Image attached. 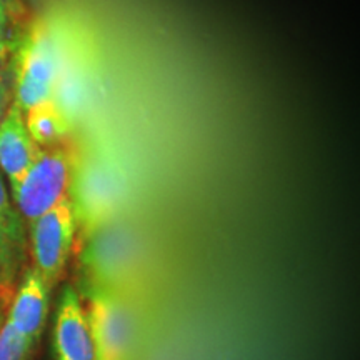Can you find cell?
Returning a JSON list of instances; mask_svg holds the SVG:
<instances>
[{
    "label": "cell",
    "mask_w": 360,
    "mask_h": 360,
    "mask_svg": "<svg viewBox=\"0 0 360 360\" xmlns=\"http://www.w3.org/2000/svg\"><path fill=\"white\" fill-rule=\"evenodd\" d=\"M72 44L69 27L42 17L20 34L11 56L13 103L22 112L56 96L62 65Z\"/></svg>",
    "instance_id": "obj_1"
},
{
    "label": "cell",
    "mask_w": 360,
    "mask_h": 360,
    "mask_svg": "<svg viewBox=\"0 0 360 360\" xmlns=\"http://www.w3.org/2000/svg\"><path fill=\"white\" fill-rule=\"evenodd\" d=\"M82 287H103L127 295L141 276V250L127 232L102 225L82 238Z\"/></svg>",
    "instance_id": "obj_2"
},
{
    "label": "cell",
    "mask_w": 360,
    "mask_h": 360,
    "mask_svg": "<svg viewBox=\"0 0 360 360\" xmlns=\"http://www.w3.org/2000/svg\"><path fill=\"white\" fill-rule=\"evenodd\" d=\"M79 294L85 300L96 360H132L137 317L129 297L103 287H82Z\"/></svg>",
    "instance_id": "obj_3"
},
{
    "label": "cell",
    "mask_w": 360,
    "mask_h": 360,
    "mask_svg": "<svg viewBox=\"0 0 360 360\" xmlns=\"http://www.w3.org/2000/svg\"><path fill=\"white\" fill-rule=\"evenodd\" d=\"M77 155L65 143L45 147L32 167L11 192L13 204L25 225L42 217L58 202L69 197Z\"/></svg>",
    "instance_id": "obj_4"
},
{
    "label": "cell",
    "mask_w": 360,
    "mask_h": 360,
    "mask_svg": "<svg viewBox=\"0 0 360 360\" xmlns=\"http://www.w3.org/2000/svg\"><path fill=\"white\" fill-rule=\"evenodd\" d=\"M69 197L75 210L77 231L84 238L114 220L120 202L119 180L97 157H77Z\"/></svg>",
    "instance_id": "obj_5"
},
{
    "label": "cell",
    "mask_w": 360,
    "mask_h": 360,
    "mask_svg": "<svg viewBox=\"0 0 360 360\" xmlns=\"http://www.w3.org/2000/svg\"><path fill=\"white\" fill-rule=\"evenodd\" d=\"M27 229L34 267L53 287L69 262L77 236V219L70 197L58 202Z\"/></svg>",
    "instance_id": "obj_6"
},
{
    "label": "cell",
    "mask_w": 360,
    "mask_h": 360,
    "mask_svg": "<svg viewBox=\"0 0 360 360\" xmlns=\"http://www.w3.org/2000/svg\"><path fill=\"white\" fill-rule=\"evenodd\" d=\"M56 360H96L84 300L74 285L62 287L52 327Z\"/></svg>",
    "instance_id": "obj_7"
},
{
    "label": "cell",
    "mask_w": 360,
    "mask_h": 360,
    "mask_svg": "<svg viewBox=\"0 0 360 360\" xmlns=\"http://www.w3.org/2000/svg\"><path fill=\"white\" fill-rule=\"evenodd\" d=\"M51 290L52 287L32 265L25 269L8 310L6 321L32 345L37 344L44 332L51 304Z\"/></svg>",
    "instance_id": "obj_8"
},
{
    "label": "cell",
    "mask_w": 360,
    "mask_h": 360,
    "mask_svg": "<svg viewBox=\"0 0 360 360\" xmlns=\"http://www.w3.org/2000/svg\"><path fill=\"white\" fill-rule=\"evenodd\" d=\"M40 148L25 127L24 112L11 103L0 119V172L6 175L8 191H13L40 154Z\"/></svg>",
    "instance_id": "obj_9"
},
{
    "label": "cell",
    "mask_w": 360,
    "mask_h": 360,
    "mask_svg": "<svg viewBox=\"0 0 360 360\" xmlns=\"http://www.w3.org/2000/svg\"><path fill=\"white\" fill-rule=\"evenodd\" d=\"M27 229L22 215L13 204L11 191L0 172V287H7L15 281L25 262Z\"/></svg>",
    "instance_id": "obj_10"
},
{
    "label": "cell",
    "mask_w": 360,
    "mask_h": 360,
    "mask_svg": "<svg viewBox=\"0 0 360 360\" xmlns=\"http://www.w3.org/2000/svg\"><path fill=\"white\" fill-rule=\"evenodd\" d=\"M25 127L40 148L65 143L72 132V122L58 103L51 98L24 112Z\"/></svg>",
    "instance_id": "obj_11"
},
{
    "label": "cell",
    "mask_w": 360,
    "mask_h": 360,
    "mask_svg": "<svg viewBox=\"0 0 360 360\" xmlns=\"http://www.w3.org/2000/svg\"><path fill=\"white\" fill-rule=\"evenodd\" d=\"M34 345L7 321L0 327V360H27Z\"/></svg>",
    "instance_id": "obj_12"
},
{
    "label": "cell",
    "mask_w": 360,
    "mask_h": 360,
    "mask_svg": "<svg viewBox=\"0 0 360 360\" xmlns=\"http://www.w3.org/2000/svg\"><path fill=\"white\" fill-rule=\"evenodd\" d=\"M20 34L15 30L13 0H0V58H11Z\"/></svg>",
    "instance_id": "obj_13"
},
{
    "label": "cell",
    "mask_w": 360,
    "mask_h": 360,
    "mask_svg": "<svg viewBox=\"0 0 360 360\" xmlns=\"http://www.w3.org/2000/svg\"><path fill=\"white\" fill-rule=\"evenodd\" d=\"M13 102L11 58H0V119Z\"/></svg>",
    "instance_id": "obj_14"
},
{
    "label": "cell",
    "mask_w": 360,
    "mask_h": 360,
    "mask_svg": "<svg viewBox=\"0 0 360 360\" xmlns=\"http://www.w3.org/2000/svg\"><path fill=\"white\" fill-rule=\"evenodd\" d=\"M4 323V314H2V309H0V327H2Z\"/></svg>",
    "instance_id": "obj_15"
},
{
    "label": "cell",
    "mask_w": 360,
    "mask_h": 360,
    "mask_svg": "<svg viewBox=\"0 0 360 360\" xmlns=\"http://www.w3.org/2000/svg\"><path fill=\"white\" fill-rule=\"evenodd\" d=\"M0 281H2V276H0Z\"/></svg>",
    "instance_id": "obj_16"
}]
</instances>
